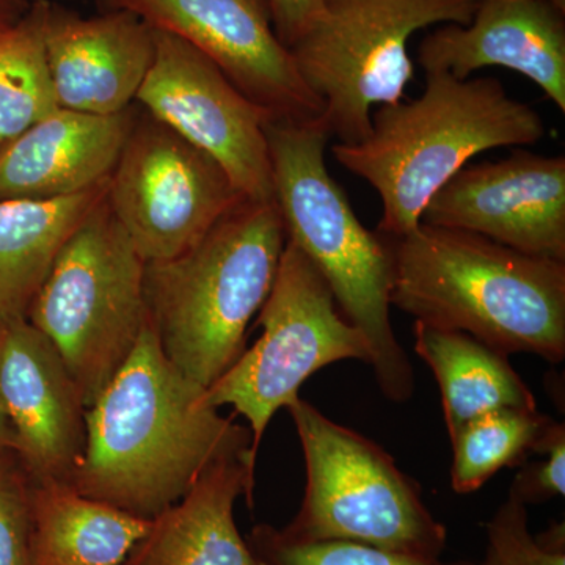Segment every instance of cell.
<instances>
[{
	"label": "cell",
	"instance_id": "16",
	"mask_svg": "<svg viewBox=\"0 0 565 565\" xmlns=\"http://www.w3.org/2000/svg\"><path fill=\"white\" fill-rule=\"evenodd\" d=\"M424 73L470 79L503 66L533 81L565 111V13L545 0H479L470 24H445L418 46Z\"/></svg>",
	"mask_w": 565,
	"mask_h": 565
},
{
	"label": "cell",
	"instance_id": "8",
	"mask_svg": "<svg viewBox=\"0 0 565 565\" xmlns=\"http://www.w3.org/2000/svg\"><path fill=\"white\" fill-rule=\"evenodd\" d=\"M479 0H322L318 21L291 47L322 121L338 143L373 128L374 106L399 103L414 79L408 41L434 24H470Z\"/></svg>",
	"mask_w": 565,
	"mask_h": 565
},
{
	"label": "cell",
	"instance_id": "25",
	"mask_svg": "<svg viewBox=\"0 0 565 565\" xmlns=\"http://www.w3.org/2000/svg\"><path fill=\"white\" fill-rule=\"evenodd\" d=\"M527 505L514 493L487 523V552L482 565H565L564 525L531 535Z\"/></svg>",
	"mask_w": 565,
	"mask_h": 565
},
{
	"label": "cell",
	"instance_id": "1",
	"mask_svg": "<svg viewBox=\"0 0 565 565\" xmlns=\"http://www.w3.org/2000/svg\"><path fill=\"white\" fill-rule=\"evenodd\" d=\"M204 392L163 355L148 318L131 356L87 408V444L70 486L152 520L212 463L252 457L250 429L218 414Z\"/></svg>",
	"mask_w": 565,
	"mask_h": 565
},
{
	"label": "cell",
	"instance_id": "27",
	"mask_svg": "<svg viewBox=\"0 0 565 565\" xmlns=\"http://www.w3.org/2000/svg\"><path fill=\"white\" fill-rule=\"evenodd\" d=\"M544 456L516 475L511 490L523 504H542L565 494V427L553 419L534 449Z\"/></svg>",
	"mask_w": 565,
	"mask_h": 565
},
{
	"label": "cell",
	"instance_id": "14",
	"mask_svg": "<svg viewBox=\"0 0 565 565\" xmlns=\"http://www.w3.org/2000/svg\"><path fill=\"white\" fill-rule=\"evenodd\" d=\"M0 405L33 479L70 484L87 444V405L61 353L28 319L0 326Z\"/></svg>",
	"mask_w": 565,
	"mask_h": 565
},
{
	"label": "cell",
	"instance_id": "30",
	"mask_svg": "<svg viewBox=\"0 0 565 565\" xmlns=\"http://www.w3.org/2000/svg\"><path fill=\"white\" fill-rule=\"evenodd\" d=\"M0 449H14L17 451V437H14L13 427L0 405Z\"/></svg>",
	"mask_w": 565,
	"mask_h": 565
},
{
	"label": "cell",
	"instance_id": "31",
	"mask_svg": "<svg viewBox=\"0 0 565 565\" xmlns=\"http://www.w3.org/2000/svg\"><path fill=\"white\" fill-rule=\"evenodd\" d=\"M550 6L556 7L557 10L564 11L565 13V0H545Z\"/></svg>",
	"mask_w": 565,
	"mask_h": 565
},
{
	"label": "cell",
	"instance_id": "18",
	"mask_svg": "<svg viewBox=\"0 0 565 565\" xmlns=\"http://www.w3.org/2000/svg\"><path fill=\"white\" fill-rule=\"evenodd\" d=\"M255 468L250 452L212 463L184 497L151 520L122 565H264L234 522L237 498L253 504Z\"/></svg>",
	"mask_w": 565,
	"mask_h": 565
},
{
	"label": "cell",
	"instance_id": "19",
	"mask_svg": "<svg viewBox=\"0 0 565 565\" xmlns=\"http://www.w3.org/2000/svg\"><path fill=\"white\" fill-rule=\"evenodd\" d=\"M107 184L62 199L0 203V326L28 319L63 245L106 196Z\"/></svg>",
	"mask_w": 565,
	"mask_h": 565
},
{
	"label": "cell",
	"instance_id": "24",
	"mask_svg": "<svg viewBox=\"0 0 565 565\" xmlns=\"http://www.w3.org/2000/svg\"><path fill=\"white\" fill-rule=\"evenodd\" d=\"M247 542L264 565H476L424 559L359 542H294L269 525L256 526Z\"/></svg>",
	"mask_w": 565,
	"mask_h": 565
},
{
	"label": "cell",
	"instance_id": "21",
	"mask_svg": "<svg viewBox=\"0 0 565 565\" xmlns=\"http://www.w3.org/2000/svg\"><path fill=\"white\" fill-rule=\"evenodd\" d=\"M150 526L70 484L33 482L32 565H122Z\"/></svg>",
	"mask_w": 565,
	"mask_h": 565
},
{
	"label": "cell",
	"instance_id": "15",
	"mask_svg": "<svg viewBox=\"0 0 565 565\" xmlns=\"http://www.w3.org/2000/svg\"><path fill=\"white\" fill-rule=\"evenodd\" d=\"M47 62L61 109L115 115L131 109L156 52V31L131 11L96 17L51 2Z\"/></svg>",
	"mask_w": 565,
	"mask_h": 565
},
{
	"label": "cell",
	"instance_id": "6",
	"mask_svg": "<svg viewBox=\"0 0 565 565\" xmlns=\"http://www.w3.org/2000/svg\"><path fill=\"white\" fill-rule=\"evenodd\" d=\"M302 445V504L280 534L294 542L349 541L440 559L445 525L393 457L362 434L299 399L288 407Z\"/></svg>",
	"mask_w": 565,
	"mask_h": 565
},
{
	"label": "cell",
	"instance_id": "10",
	"mask_svg": "<svg viewBox=\"0 0 565 565\" xmlns=\"http://www.w3.org/2000/svg\"><path fill=\"white\" fill-rule=\"evenodd\" d=\"M106 199L148 264L188 252L245 196L207 152L137 110Z\"/></svg>",
	"mask_w": 565,
	"mask_h": 565
},
{
	"label": "cell",
	"instance_id": "2",
	"mask_svg": "<svg viewBox=\"0 0 565 565\" xmlns=\"http://www.w3.org/2000/svg\"><path fill=\"white\" fill-rule=\"evenodd\" d=\"M385 237V236H384ZM392 250V307L497 351L565 359V263L419 223Z\"/></svg>",
	"mask_w": 565,
	"mask_h": 565
},
{
	"label": "cell",
	"instance_id": "23",
	"mask_svg": "<svg viewBox=\"0 0 565 565\" xmlns=\"http://www.w3.org/2000/svg\"><path fill=\"white\" fill-rule=\"evenodd\" d=\"M552 422L539 411L505 408L468 423L451 440L455 492L473 493L498 471L522 463Z\"/></svg>",
	"mask_w": 565,
	"mask_h": 565
},
{
	"label": "cell",
	"instance_id": "28",
	"mask_svg": "<svg viewBox=\"0 0 565 565\" xmlns=\"http://www.w3.org/2000/svg\"><path fill=\"white\" fill-rule=\"evenodd\" d=\"M278 40L291 50L313 28L322 10V0H267Z\"/></svg>",
	"mask_w": 565,
	"mask_h": 565
},
{
	"label": "cell",
	"instance_id": "22",
	"mask_svg": "<svg viewBox=\"0 0 565 565\" xmlns=\"http://www.w3.org/2000/svg\"><path fill=\"white\" fill-rule=\"evenodd\" d=\"M50 3L32 0L24 18L0 36V148L61 109L44 40Z\"/></svg>",
	"mask_w": 565,
	"mask_h": 565
},
{
	"label": "cell",
	"instance_id": "4",
	"mask_svg": "<svg viewBox=\"0 0 565 565\" xmlns=\"http://www.w3.org/2000/svg\"><path fill=\"white\" fill-rule=\"evenodd\" d=\"M274 202L286 237L313 263L338 308L370 344V366L392 403L411 399L414 367L397 341L392 318V250L382 234L359 221L348 193L327 169L330 132L313 121L273 118L264 126Z\"/></svg>",
	"mask_w": 565,
	"mask_h": 565
},
{
	"label": "cell",
	"instance_id": "20",
	"mask_svg": "<svg viewBox=\"0 0 565 565\" xmlns=\"http://www.w3.org/2000/svg\"><path fill=\"white\" fill-rule=\"evenodd\" d=\"M415 352L429 366L441 394L449 438L490 412L537 411V403L509 355L471 334L415 322Z\"/></svg>",
	"mask_w": 565,
	"mask_h": 565
},
{
	"label": "cell",
	"instance_id": "11",
	"mask_svg": "<svg viewBox=\"0 0 565 565\" xmlns=\"http://www.w3.org/2000/svg\"><path fill=\"white\" fill-rule=\"evenodd\" d=\"M136 102L221 163L245 199L273 202L264 131L273 117L202 52L172 33L156 31L154 61Z\"/></svg>",
	"mask_w": 565,
	"mask_h": 565
},
{
	"label": "cell",
	"instance_id": "7",
	"mask_svg": "<svg viewBox=\"0 0 565 565\" xmlns=\"http://www.w3.org/2000/svg\"><path fill=\"white\" fill-rule=\"evenodd\" d=\"M145 267L104 196L33 299L28 321L61 353L87 408L139 343L148 319Z\"/></svg>",
	"mask_w": 565,
	"mask_h": 565
},
{
	"label": "cell",
	"instance_id": "26",
	"mask_svg": "<svg viewBox=\"0 0 565 565\" xmlns=\"http://www.w3.org/2000/svg\"><path fill=\"white\" fill-rule=\"evenodd\" d=\"M33 476L14 449H0V565H32Z\"/></svg>",
	"mask_w": 565,
	"mask_h": 565
},
{
	"label": "cell",
	"instance_id": "13",
	"mask_svg": "<svg viewBox=\"0 0 565 565\" xmlns=\"http://www.w3.org/2000/svg\"><path fill=\"white\" fill-rule=\"evenodd\" d=\"M419 223L565 263V158L516 150L498 162L465 166L435 193Z\"/></svg>",
	"mask_w": 565,
	"mask_h": 565
},
{
	"label": "cell",
	"instance_id": "3",
	"mask_svg": "<svg viewBox=\"0 0 565 565\" xmlns=\"http://www.w3.org/2000/svg\"><path fill=\"white\" fill-rule=\"evenodd\" d=\"M371 121L366 139L334 143L333 156L381 196L377 230L385 237L415 230L435 193L479 152L545 137L541 115L511 98L500 81L448 73H426L419 98L381 106Z\"/></svg>",
	"mask_w": 565,
	"mask_h": 565
},
{
	"label": "cell",
	"instance_id": "9",
	"mask_svg": "<svg viewBox=\"0 0 565 565\" xmlns=\"http://www.w3.org/2000/svg\"><path fill=\"white\" fill-rule=\"evenodd\" d=\"M258 315L262 337L204 392L212 407L228 405L247 419L255 460L270 419L299 399L311 375L343 360L370 363L371 356L366 338L341 313L322 275L289 241Z\"/></svg>",
	"mask_w": 565,
	"mask_h": 565
},
{
	"label": "cell",
	"instance_id": "12",
	"mask_svg": "<svg viewBox=\"0 0 565 565\" xmlns=\"http://www.w3.org/2000/svg\"><path fill=\"white\" fill-rule=\"evenodd\" d=\"M102 11H131L156 31L184 40L214 62L273 118L313 121L322 103L278 40L267 0H96Z\"/></svg>",
	"mask_w": 565,
	"mask_h": 565
},
{
	"label": "cell",
	"instance_id": "5",
	"mask_svg": "<svg viewBox=\"0 0 565 565\" xmlns=\"http://www.w3.org/2000/svg\"><path fill=\"white\" fill-rule=\"evenodd\" d=\"M286 241L274 200L244 199L188 252L145 267L152 329L163 355L193 384L210 388L243 355Z\"/></svg>",
	"mask_w": 565,
	"mask_h": 565
},
{
	"label": "cell",
	"instance_id": "17",
	"mask_svg": "<svg viewBox=\"0 0 565 565\" xmlns=\"http://www.w3.org/2000/svg\"><path fill=\"white\" fill-rule=\"evenodd\" d=\"M137 109H58L0 148V203L76 195L109 180Z\"/></svg>",
	"mask_w": 565,
	"mask_h": 565
},
{
	"label": "cell",
	"instance_id": "29",
	"mask_svg": "<svg viewBox=\"0 0 565 565\" xmlns=\"http://www.w3.org/2000/svg\"><path fill=\"white\" fill-rule=\"evenodd\" d=\"M31 6L32 0H0V36L14 28Z\"/></svg>",
	"mask_w": 565,
	"mask_h": 565
}]
</instances>
